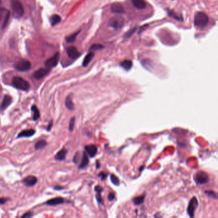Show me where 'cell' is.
<instances>
[{
    "label": "cell",
    "mask_w": 218,
    "mask_h": 218,
    "mask_svg": "<svg viewBox=\"0 0 218 218\" xmlns=\"http://www.w3.org/2000/svg\"><path fill=\"white\" fill-rule=\"evenodd\" d=\"M135 8L139 10H143L146 8L147 3L145 0H131Z\"/></svg>",
    "instance_id": "obj_19"
},
{
    "label": "cell",
    "mask_w": 218,
    "mask_h": 218,
    "mask_svg": "<svg viewBox=\"0 0 218 218\" xmlns=\"http://www.w3.org/2000/svg\"><path fill=\"white\" fill-rule=\"evenodd\" d=\"M10 16L9 10L5 8H0V29H4L7 25Z\"/></svg>",
    "instance_id": "obj_5"
},
{
    "label": "cell",
    "mask_w": 218,
    "mask_h": 218,
    "mask_svg": "<svg viewBox=\"0 0 218 218\" xmlns=\"http://www.w3.org/2000/svg\"><path fill=\"white\" fill-rule=\"evenodd\" d=\"M120 65L124 69V70L128 71H129L131 68H132L133 62L131 60H124L122 62V63H120Z\"/></svg>",
    "instance_id": "obj_24"
},
{
    "label": "cell",
    "mask_w": 218,
    "mask_h": 218,
    "mask_svg": "<svg viewBox=\"0 0 218 218\" xmlns=\"http://www.w3.org/2000/svg\"><path fill=\"white\" fill-rule=\"evenodd\" d=\"M89 164V159L88 157V155L86 152H83L82 157L81 159L80 164L79 165V169H84Z\"/></svg>",
    "instance_id": "obj_18"
},
{
    "label": "cell",
    "mask_w": 218,
    "mask_h": 218,
    "mask_svg": "<svg viewBox=\"0 0 218 218\" xmlns=\"http://www.w3.org/2000/svg\"><path fill=\"white\" fill-rule=\"evenodd\" d=\"M209 17L205 13L203 12H197L195 15L194 23L195 26L199 28H203L209 23Z\"/></svg>",
    "instance_id": "obj_1"
},
{
    "label": "cell",
    "mask_w": 218,
    "mask_h": 218,
    "mask_svg": "<svg viewBox=\"0 0 218 218\" xmlns=\"http://www.w3.org/2000/svg\"><path fill=\"white\" fill-rule=\"evenodd\" d=\"M12 102V98L8 95H5L3 97L2 102L0 105V110L4 111L10 106Z\"/></svg>",
    "instance_id": "obj_15"
},
{
    "label": "cell",
    "mask_w": 218,
    "mask_h": 218,
    "mask_svg": "<svg viewBox=\"0 0 218 218\" xmlns=\"http://www.w3.org/2000/svg\"><path fill=\"white\" fill-rule=\"evenodd\" d=\"M59 59H60V53H56L53 57L49 58L46 61L45 65L48 68L56 67L59 61Z\"/></svg>",
    "instance_id": "obj_9"
},
{
    "label": "cell",
    "mask_w": 218,
    "mask_h": 218,
    "mask_svg": "<svg viewBox=\"0 0 218 218\" xmlns=\"http://www.w3.org/2000/svg\"><path fill=\"white\" fill-rule=\"evenodd\" d=\"M14 67L17 71L19 72H26L31 68V63L28 60H21L16 62Z\"/></svg>",
    "instance_id": "obj_7"
},
{
    "label": "cell",
    "mask_w": 218,
    "mask_h": 218,
    "mask_svg": "<svg viewBox=\"0 0 218 218\" xmlns=\"http://www.w3.org/2000/svg\"><path fill=\"white\" fill-rule=\"evenodd\" d=\"M13 15L16 18H20L25 13L23 6L18 0H12L11 1Z\"/></svg>",
    "instance_id": "obj_3"
},
{
    "label": "cell",
    "mask_w": 218,
    "mask_h": 218,
    "mask_svg": "<svg viewBox=\"0 0 218 218\" xmlns=\"http://www.w3.org/2000/svg\"><path fill=\"white\" fill-rule=\"evenodd\" d=\"M98 176L101 178L102 181H104V180L106 179L107 176H108V174H107V173L102 171V172L100 173V174L98 175Z\"/></svg>",
    "instance_id": "obj_36"
},
{
    "label": "cell",
    "mask_w": 218,
    "mask_h": 218,
    "mask_svg": "<svg viewBox=\"0 0 218 218\" xmlns=\"http://www.w3.org/2000/svg\"><path fill=\"white\" fill-rule=\"evenodd\" d=\"M65 202V199L61 198V197H56V198L50 199L46 202V204L47 205L50 206H54V205H58L60 204H62Z\"/></svg>",
    "instance_id": "obj_16"
},
{
    "label": "cell",
    "mask_w": 218,
    "mask_h": 218,
    "mask_svg": "<svg viewBox=\"0 0 218 218\" xmlns=\"http://www.w3.org/2000/svg\"><path fill=\"white\" fill-rule=\"evenodd\" d=\"M145 197V195H141V196H140L135 197V198H133V202L135 204V205H141V204H142L144 202Z\"/></svg>",
    "instance_id": "obj_28"
},
{
    "label": "cell",
    "mask_w": 218,
    "mask_h": 218,
    "mask_svg": "<svg viewBox=\"0 0 218 218\" xmlns=\"http://www.w3.org/2000/svg\"><path fill=\"white\" fill-rule=\"evenodd\" d=\"M61 17L60 16H58L57 14H54V15H53L50 18V23H51V26H55L57 24H58L59 23H60L61 21Z\"/></svg>",
    "instance_id": "obj_25"
},
{
    "label": "cell",
    "mask_w": 218,
    "mask_h": 218,
    "mask_svg": "<svg viewBox=\"0 0 218 218\" xmlns=\"http://www.w3.org/2000/svg\"><path fill=\"white\" fill-rule=\"evenodd\" d=\"M195 181L197 184H205L209 182V175L205 171H198L195 176Z\"/></svg>",
    "instance_id": "obj_6"
},
{
    "label": "cell",
    "mask_w": 218,
    "mask_h": 218,
    "mask_svg": "<svg viewBox=\"0 0 218 218\" xmlns=\"http://www.w3.org/2000/svg\"><path fill=\"white\" fill-rule=\"evenodd\" d=\"M53 120H50V122H49V123H48V126L47 127V131H50L51 129H52V127H53Z\"/></svg>",
    "instance_id": "obj_42"
},
{
    "label": "cell",
    "mask_w": 218,
    "mask_h": 218,
    "mask_svg": "<svg viewBox=\"0 0 218 218\" xmlns=\"http://www.w3.org/2000/svg\"><path fill=\"white\" fill-rule=\"evenodd\" d=\"M67 53L69 58L72 59H77L79 56H80V53L78 51L77 48L74 46H71L68 47L67 49Z\"/></svg>",
    "instance_id": "obj_14"
},
{
    "label": "cell",
    "mask_w": 218,
    "mask_h": 218,
    "mask_svg": "<svg viewBox=\"0 0 218 218\" xmlns=\"http://www.w3.org/2000/svg\"><path fill=\"white\" fill-rule=\"evenodd\" d=\"M9 200H10L9 198H0V204H1V205H3V204H5V203H6L8 201H9Z\"/></svg>",
    "instance_id": "obj_41"
},
{
    "label": "cell",
    "mask_w": 218,
    "mask_h": 218,
    "mask_svg": "<svg viewBox=\"0 0 218 218\" xmlns=\"http://www.w3.org/2000/svg\"><path fill=\"white\" fill-rule=\"evenodd\" d=\"M31 109H32V111L33 112V120L37 121L39 120L40 117V113L37 106L36 105H33L32 108H31Z\"/></svg>",
    "instance_id": "obj_23"
},
{
    "label": "cell",
    "mask_w": 218,
    "mask_h": 218,
    "mask_svg": "<svg viewBox=\"0 0 218 218\" xmlns=\"http://www.w3.org/2000/svg\"><path fill=\"white\" fill-rule=\"evenodd\" d=\"M95 191L97 192V193H101L103 191V189L101 186H97L95 188Z\"/></svg>",
    "instance_id": "obj_39"
},
{
    "label": "cell",
    "mask_w": 218,
    "mask_h": 218,
    "mask_svg": "<svg viewBox=\"0 0 218 218\" xmlns=\"http://www.w3.org/2000/svg\"><path fill=\"white\" fill-rule=\"evenodd\" d=\"M67 154V150L65 148H62L55 155V159L59 161H62L65 159L66 155Z\"/></svg>",
    "instance_id": "obj_20"
},
{
    "label": "cell",
    "mask_w": 218,
    "mask_h": 218,
    "mask_svg": "<svg viewBox=\"0 0 218 218\" xmlns=\"http://www.w3.org/2000/svg\"><path fill=\"white\" fill-rule=\"evenodd\" d=\"M99 166H100V164L99 163L98 161H97V162H96V168H97V169H99Z\"/></svg>",
    "instance_id": "obj_44"
},
{
    "label": "cell",
    "mask_w": 218,
    "mask_h": 218,
    "mask_svg": "<svg viewBox=\"0 0 218 218\" xmlns=\"http://www.w3.org/2000/svg\"><path fill=\"white\" fill-rule=\"evenodd\" d=\"M80 32H81V31H78V32L71 35L70 36H68L67 38V39H66L67 40V42H68V43H72V42H75V40H76V38H77L78 35H79V33H80Z\"/></svg>",
    "instance_id": "obj_29"
},
{
    "label": "cell",
    "mask_w": 218,
    "mask_h": 218,
    "mask_svg": "<svg viewBox=\"0 0 218 218\" xmlns=\"http://www.w3.org/2000/svg\"><path fill=\"white\" fill-rule=\"evenodd\" d=\"M108 25L113 29L119 30L122 29L125 25V20L121 16H115L109 19Z\"/></svg>",
    "instance_id": "obj_4"
},
{
    "label": "cell",
    "mask_w": 218,
    "mask_h": 218,
    "mask_svg": "<svg viewBox=\"0 0 218 218\" xmlns=\"http://www.w3.org/2000/svg\"><path fill=\"white\" fill-rule=\"evenodd\" d=\"M50 72V69L49 68H39V70L36 71L34 72L33 75V78L36 79V80H40V79H42L44 78L45 76L49 74V72Z\"/></svg>",
    "instance_id": "obj_10"
},
{
    "label": "cell",
    "mask_w": 218,
    "mask_h": 218,
    "mask_svg": "<svg viewBox=\"0 0 218 218\" xmlns=\"http://www.w3.org/2000/svg\"><path fill=\"white\" fill-rule=\"evenodd\" d=\"M198 205V200H197L196 197H193V198L190 200L188 209H187V212H188L189 216L191 217H193L195 216V211Z\"/></svg>",
    "instance_id": "obj_8"
},
{
    "label": "cell",
    "mask_w": 218,
    "mask_h": 218,
    "mask_svg": "<svg viewBox=\"0 0 218 218\" xmlns=\"http://www.w3.org/2000/svg\"><path fill=\"white\" fill-rule=\"evenodd\" d=\"M95 197H96L97 200L99 203L103 204V200H102V198L101 196V193H97Z\"/></svg>",
    "instance_id": "obj_37"
},
{
    "label": "cell",
    "mask_w": 218,
    "mask_h": 218,
    "mask_svg": "<svg viewBox=\"0 0 218 218\" xmlns=\"http://www.w3.org/2000/svg\"><path fill=\"white\" fill-rule=\"evenodd\" d=\"M136 30H137V28L136 27H134V28H132L131 30H129L127 32V33H126L125 37L126 38H129V37H131L135 33V32H136Z\"/></svg>",
    "instance_id": "obj_34"
},
{
    "label": "cell",
    "mask_w": 218,
    "mask_h": 218,
    "mask_svg": "<svg viewBox=\"0 0 218 218\" xmlns=\"http://www.w3.org/2000/svg\"><path fill=\"white\" fill-rule=\"evenodd\" d=\"M111 11L118 14H122V13H125V9L121 3H115L111 6Z\"/></svg>",
    "instance_id": "obj_12"
},
{
    "label": "cell",
    "mask_w": 218,
    "mask_h": 218,
    "mask_svg": "<svg viewBox=\"0 0 218 218\" xmlns=\"http://www.w3.org/2000/svg\"><path fill=\"white\" fill-rule=\"evenodd\" d=\"M104 48V46H102L101 44H93L90 48V51H97V50H101Z\"/></svg>",
    "instance_id": "obj_31"
},
{
    "label": "cell",
    "mask_w": 218,
    "mask_h": 218,
    "mask_svg": "<svg viewBox=\"0 0 218 218\" xmlns=\"http://www.w3.org/2000/svg\"><path fill=\"white\" fill-rule=\"evenodd\" d=\"M36 131L34 129H26L24 130L21 132L19 133V134L17 135V138H30L33 136V135L35 134Z\"/></svg>",
    "instance_id": "obj_17"
},
{
    "label": "cell",
    "mask_w": 218,
    "mask_h": 218,
    "mask_svg": "<svg viewBox=\"0 0 218 218\" xmlns=\"http://www.w3.org/2000/svg\"><path fill=\"white\" fill-rule=\"evenodd\" d=\"M12 85L14 88L25 92H27L30 88V85L28 82L23 78L17 77V76L13 78Z\"/></svg>",
    "instance_id": "obj_2"
},
{
    "label": "cell",
    "mask_w": 218,
    "mask_h": 218,
    "mask_svg": "<svg viewBox=\"0 0 218 218\" xmlns=\"http://www.w3.org/2000/svg\"><path fill=\"white\" fill-rule=\"evenodd\" d=\"M75 117H72L70 120V122H69V127L68 129L71 132H72L74 129V126H75Z\"/></svg>",
    "instance_id": "obj_32"
},
{
    "label": "cell",
    "mask_w": 218,
    "mask_h": 218,
    "mask_svg": "<svg viewBox=\"0 0 218 218\" xmlns=\"http://www.w3.org/2000/svg\"><path fill=\"white\" fill-rule=\"evenodd\" d=\"M168 14L169 17H172V18H174L176 20H180V21H181V22L183 21V18L182 17V16L181 15H178L177 13H175L174 11H173V10H168Z\"/></svg>",
    "instance_id": "obj_26"
},
{
    "label": "cell",
    "mask_w": 218,
    "mask_h": 218,
    "mask_svg": "<svg viewBox=\"0 0 218 218\" xmlns=\"http://www.w3.org/2000/svg\"><path fill=\"white\" fill-rule=\"evenodd\" d=\"M47 145V142L45 140H40L37 141V143L35 144V149L36 150H41L44 148Z\"/></svg>",
    "instance_id": "obj_27"
},
{
    "label": "cell",
    "mask_w": 218,
    "mask_h": 218,
    "mask_svg": "<svg viewBox=\"0 0 218 218\" xmlns=\"http://www.w3.org/2000/svg\"><path fill=\"white\" fill-rule=\"evenodd\" d=\"M205 193L206 194V195H209V196L212 197V198L217 199V195L215 192H214L212 191H205Z\"/></svg>",
    "instance_id": "obj_35"
},
{
    "label": "cell",
    "mask_w": 218,
    "mask_h": 218,
    "mask_svg": "<svg viewBox=\"0 0 218 218\" xmlns=\"http://www.w3.org/2000/svg\"><path fill=\"white\" fill-rule=\"evenodd\" d=\"M37 181L38 179L35 176L29 175L23 180V183L26 187H33L37 184Z\"/></svg>",
    "instance_id": "obj_11"
},
{
    "label": "cell",
    "mask_w": 218,
    "mask_h": 218,
    "mask_svg": "<svg viewBox=\"0 0 218 218\" xmlns=\"http://www.w3.org/2000/svg\"><path fill=\"white\" fill-rule=\"evenodd\" d=\"M110 179H111V182L113 183V184L114 185L119 186V184H120V180H119V178L117 177V176L116 175H115L114 174H111V175H110Z\"/></svg>",
    "instance_id": "obj_30"
},
{
    "label": "cell",
    "mask_w": 218,
    "mask_h": 218,
    "mask_svg": "<svg viewBox=\"0 0 218 218\" xmlns=\"http://www.w3.org/2000/svg\"><path fill=\"white\" fill-rule=\"evenodd\" d=\"M85 149L86 152V154H87L89 156L92 158L94 157L98 152L97 147L95 145H93V144L86 145V146L85 147Z\"/></svg>",
    "instance_id": "obj_13"
},
{
    "label": "cell",
    "mask_w": 218,
    "mask_h": 218,
    "mask_svg": "<svg viewBox=\"0 0 218 218\" xmlns=\"http://www.w3.org/2000/svg\"><path fill=\"white\" fill-rule=\"evenodd\" d=\"M65 106H66L67 108L69 110L73 111L74 109L75 106L73 101H72V93L67 96L66 99H65Z\"/></svg>",
    "instance_id": "obj_21"
},
{
    "label": "cell",
    "mask_w": 218,
    "mask_h": 218,
    "mask_svg": "<svg viewBox=\"0 0 218 218\" xmlns=\"http://www.w3.org/2000/svg\"><path fill=\"white\" fill-rule=\"evenodd\" d=\"M81 155L80 152H77V153H76L75 155H74V159H73V161H74L75 164H78V162L80 161V160L81 159L82 155Z\"/></svg>",
    "instance_id": "obj_33"
},
{
    "label": "cell",
    "mask_w": 218,
    "mask_h": 218,
    "mask_svg": "<svg viewBox=\"0 0 218 218\" xmlns=\"http://www.w3.org/2000/svg\"><path fill=\"white\" fill-rule=\"evenodd\" d=\"M54 189L55 190H61V189H64V188H63V187H61V186H54Z\"/></svg>",
    "instance_id": "obj_43"
},
{
    "label": "cell",
    "mask_w": 218,
    "mask_h": 218,
    "mask_svg": "<svg viewBox=\"0 0 218 218\" xmlns=\"http://www.w3.org/2000/svg\"><path fill=\"white\" fill-rule=\"evenodd\" d=\"M33 216V214L32 212H27L25 213L22 216V217H32Z\"/></svg>",
    "instance_id": "obj_38"
},
{
    "label": "cell",
    "mask_w": 218,
    "mask_h": 218,
    "mask_svg": "<svg viewBox=\"0 0 218 218\" xmlns=\"http://www.w3.org/2000/svg\"><path fill=\"white\" fill-rule=\"evenodd\" d=\"M94 56H95V53H93V52H90V53L86 55L85 58H84L83 61V66L84 67H87Z\"/></svg>",
    "instance_id": "obj_22"
},
{
    "label": "cell",
    "mask_w": 218,
    "mask_h": 218,
    "mask_svg": "<svg viewBox=\"0 0 218 218\" xmlns=\"http://www.w3.org/2000/svg\"><path fill=\"white\" fill-rule=\"evenodd\" d=\"M115 194H114L113 193H109V195H108V200H109V201L111 202V201H113V200H115Z\"/></svg>",
    "instance_id": "obj_40"
}]
</instances>
